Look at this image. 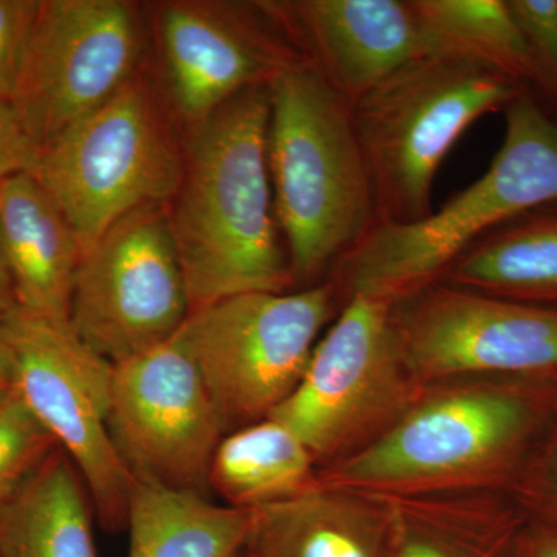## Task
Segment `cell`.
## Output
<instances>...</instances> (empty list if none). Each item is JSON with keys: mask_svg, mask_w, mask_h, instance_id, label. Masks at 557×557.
I'll return each mask as SVG.
<instances>
[{"mask_svg": "<svg viewBox=\"0 0 557 557\" xmlns=\"http://www.w3.org/2000/svg\"><path fill=\"white\" fill-rule=\"evenodd\" d=\"M269 86L236 95L194 127L168 215L190 313L296 282L274 212L267 132Z\"/></svg>", "mask_w": 557, "mask_h": 557, "instance_id": "1", "label": "cell"}, {"mask_svg": "<svg viewBox=\"0 0 557 557\" xmlns=\"http://www.w3.org/2000/svg\"><path fill=\"white\" fill-rule=\"evenodd\" d=\"M548 391L512 380L434 384L381 437L319 478L383 497L507 493L556 421Z\"/></svg>", "mask_w": 557, "mask_h": 557, "instance_id": "2", "label": "cell"}, {"mask_svg": "<svg viewBox=\"0 0 557 557\" xmlns=\"http://www.w3.org/2000/svg\"><path fill=\"white\" fill-rule=\"evenodd\" d=\"M267 159L295 282L306 287L379 225L351 106L309 62L271 81Z\"/></svg>", "mask_w": 557, "mask_h": 557, "instance_id": "3", "label": "cell"}, {"mask_svg": "<svg viewBox=\"0 0 557 557\" xmlns=\"http://www.w3.org/2000/svg\"><path fill=\"white\" fill-rule=\"evenodd\" d=\"M557 201V123L531 95L505 109V137L485 174L426 219L379 223L333 269L341 302L398 300L435 284L475 242L531 209Z\"/></svg>", "mask_w": 557, "mask_h": 557, "instance_id": "4", "label": "cell"}, {"mask_svg": "<svg viewBox=\"0 0 557 557\" xmlns=\"http://www.w3.org/2000/svg\"><path fill=\"white\" fill-rule=\"evenodd\" d=\"M522 86L450 53H429L397 70L357 104L355 129L383 225L426 219L440 164L486 113L507 109Z\"/></svg>", "mask_w": 557, "mask_h": 557, "instance_id": "5", "label": "cell"}, {"mask_svg": "<svg viewBox=\"0 0 557 557\" xmlns=\"http://www.w3.org/2000/svg\"><path fill=\"white\" fill-rule=\"evenodd\" d=\"M183 171L185 150L148 75L138 72L40 149L33 175L64 212L84 256L124 215L171 203Z\"/></svg>", "mask_w": 557, "mask_h": 557, "instance_id": "6", "label": "cell"}, {"mask_svg": "<svg viewBox=\"0 0 557 557\" xmlns=\"http://www.w3.org/2000/svg\"><path fill=\"white\" fill-rule=\"evenodd\" d=\"M392 307L394 300L348 298L298 387L271 416L306 443L319 469L375 442L426 391L403 358Z\"/></svg>", "mask_w": 557, "mask_h": 557, "instance_id": "7", "label": "cell"}, {"mask_svg": "<svg viewBox=\"0 0 557 557\" xmlns=\"http://www.w3.org/2000/svg\"><path fill=\"white\" fill-rule=\"evenodd\" d=\"M332 281L285 293H247L194 311L177 333L226 434L273 416L298 387L335 317Z\"/></svg>", "mask_w": 557, "mask_h": 557, "instance_id": "8", "label": "cell"}, {"mask_svg": "<svg viewBox=\"0 0 557 557\" xmlns=\"http://www.w3.org/2000/svg\"><path fill=\"white\" fill-rule=\"evenodd\" d=\"M13 362L14 388L54 445L76 468L104 530L126 528L135 480L109 429L113 364L69 322L17 306L0 327Z\"/></svg>", "mask_w": 557, "mask_h": 557, "instance_id": "9", "label": "cell"}, {"mask_svg": "<svg viewBox=\"0 0 557 557\" xmlns=\"http://www.w3.org/2000/svg\"><path fill=\"white\" fill-rule=\"evenodd\" d=\"M392 322L421 386L468 379L557 384V307L435 282L395 300Z\"/></svg>", "mask_w": 557, "mask_h": 557, "instance_id": "10", "label": "cell"}, {"mask_svg": "<svg viewBox=\"0 0 557 557\" xmlns=\"http://www.w3.org/2000/svg\"><path fill=\"white\" fill-rule=\"evenodd\" d=\"M190 314L166 205L124 215L84 252L70 325L112 364L174 338Z\"/></svg>", "mask_w": 557, "mask_h": 557, "instance_id": "11", "label": "cell"}, {"mask_svg": "<svg viewBox=\"0 0 557 557\" xmlns=\"http://www.w3.org/2000/svg\"><path fill=\"white\" fill-rule=\"evenodd\" d=\"M143 22L126 0H40L11 104L39 149L139 72Z\"/></svg>", "mask_w": 557, "mask_h": 557, "instance_id": "12", "label": "cell"}, {"mask_svg": "<svg viewBox=\"0 0 557 557\" xmlns=\"http://www.w3.org/2000/svg\"><path fill=\"white\" fill-rule=\"evenodd\" d=\"M109 429L135 482L208 496L209 465L226 431L177 335L113 364Z\"/></svg>", "mask_w": 557, "mask_h": 557, "instance_id": "13", "label": "cell"}, {"mask_svg": "<svg viewBox=\"0 0 557 557\" xmlns=\"http://www.w3.org/2000/svg\"><path fill=\"white\" fill-rule=\"evenodd\" d=\"M152 17L172 109L190 129L307 62L273 2L172 0Z\"/></svg>", "mask_w": 557, "mask_h": 557, "instance_id": "14", "label": "cell"}, {"mask_svg": "<svg viewBox=\"0 0 557 557\" xmlns=\"http://www.w3.org/2000/svg\"><path fill=\"white\" fill-rule=\"evenodd\" d=\"M307 62L350 106L432 53L413 0L273 2Z\"/></svg>", "mask_w": 557, "mask_h": 557, "instance_id": "15", "label": "cell"}, {"mask_svg": "<svg viewBox=\"0 0 557 557\" xmlns=\"http://www.w3.org/2000/svg\"><path fill=\"white\" fill-rule=\"evenodd\" d=\"M387 497L319 478L306 493L255 509L242 557H392Z\"/></svg>", "mask_w": 557, "mask_h": 557, "instance_id": "16", "label": "cell"}, {"mask_svg": "<svg viewBox=\"0 0 557 557\" xmlns=\"http://www.w3.org/2000/svg\"><path fill=\"white\" fill-rule=\"evenodd\" d=\"M0 244L17 306L70 324L83 248L64 212L30 172L0 182Z\"/></svg>", "mask_w": 557, "mask_h": 557, "instance_id": "17", "label": "cell"}, {"mask_svg": "<svg viewBox=\"0 0 557 557\" xmlns=\"http://www.w3.org/2000/svg\"><path fill=\"white\" fill-rule=\"evenodd\" d=\"M392 557H520L528 520L507 493L387 497Z\"/></svg>", "mask_w": 557, "mask_h": 557, "instance_id": "18", "label": "cell"}, {"mask_svg": "<svg viewBox=\"0 0 557 557\" xmlns=\"http://www.w3.org/2000/svg\"><path fill=\"white\" fill-rule=\"evenodd\" d=\"M94 516L83 479L57 448L0 500V557H98Z\"/></svg>", "mask_w": 557, "mask_h": 557, "instance_id": "19", "label": "cell"}, {"mask_svg": "<svg viewBox=\"0 0 557 557\" xmlns=\"http://www.w3.org/2000/svg\"><path fill=\"white\" fill-rule=\"evenodd\" d=\"M438 282L557 307V201L487 233Z\"/></svg>", "mask_w": 557, "mask_h": 557, "instance_id": "20", "label": "cell"}, {"mask_svg": "<svg viewBox=\"0 0 557 557\" xmlns=\"http://www.w3.org/2000/svg\"><path fill=\"white\" fill-rule=\"evenodd\" d=\"M319 480L317 458L276 418L256 421L220 440L208 472V490L228 507H270L306 493Z\"/></svg>", "mask_w": 557, "mask_h": 557, "instance_id": "21", "label": "cell"}, {"mask_svg": "<svg viewBox=\"0 0 557 557\" xmlns=\"http://www.w3.org/2000/svg\"><path fill=\"white\" fill-rule=\"evenodd\" d=\"M252 511L209 502L207 494L135 482L127 511V557H237Z\"/></svg>", "mask_w": 557, "mask_h": 557, "instance_id": "22", "label": "cell"}, {"mask_svg": "<svg viewBox=\"0 0 557 557\" xmlns=\"http://www.w3.org/2000/svg\"><path fill=\"white\" fill-rule=\"evenodd\" d=\"M432 53L457 54L516 83H536L530 50L508 0H413Z\"/></svg>", "mask_w": 557, "mask_h": 557, "instance_id": "23", "label": "cell"}, {"mask_svg": "<svg viewBox=\"0 0 557 557\" xmlns=\"http://www.w3.org/2000/svg\"><path fill=\"white\" fill-rule=\"evenodd\" d=\"M57 448L16 388L0 398V500L11 496Z\"/></svg>", "mask_w": 557, "mask_h": 557, "instance_id": "24", "label": "cell"}, {"mask_svg": "<svg viewBox=\"0 0 557 557\" xmlns=\"http://www.w3.org/2000/svg\"><path fill=\"white\" fill-rule=\"evenodd\" d=\"M507 494L528 522L557 536V421L531 450Z\"/></svg>", "mask_w": 557, "mask_h": 557, "instance_id": "25", "label": "cell"}, {"mask_svg": "<svg viewBox=\"0 0 557 557\" xmlns=\"http://www.w3.org/2000/svg\"><path fill=\"white\" fill-rule=\"evenodd\" d=\"M530 50L536 83L557 98V0H508Z\"/></svg>", "mask_w": 557, "mask_h": 557, "instance_id": "26", "label": "cell"}, {"mask_svg": "<svg viewBox=\"0 0 557 557\" xmlns=\"http://www.w3.org/2000/svg\"><path fill=\"white\" fill-rule=\"evenodd\" d=\"M40 0H0V100H13Z\"/></svg>", "mask_w": 557, "mask_h": 557, "instance_id": "27", "label": "cell"}, {"mask_svg": "<svg viewBox=\"0 0 557 557\" xmlns=\"http://www.w3.org/2000/svg\"><path fill=\"white\" fill-rule=\"evenodd\" d=\"M40 149L10 101L0 100V182L11 175L35 171Z\"/></svg>", "mask_w": 557, "mask_h": 557, "instance_id": "28", "label": "cell"}, {"mask_svg": "<svg viewBox=\"0 0 557 557\" xmlns=\"http://www.w3.org/2000/svg\"><path fill=\"white\" fill-rule=\"evenodd\" d=\"M520 557H557V536L528 522L520 542Z\"/></svg>", "mask_w": 557, "mask_h": 557, "instance_id": "29", "label": "cell"}, {"mask_svg": "<svg viewBox=\"0 0 557 557\" xmlns=\"http://www.w3.org/2000/svg\"><path fill=\"white\" fill-rule=\"evenodd\" d=\"M17 299L14 292L13 278H11L9 265H7L5 255H3L2 244H0V327L11 311L16 309Z\"/></svg>", "mask_w": 557, "mask_h": 557, "instance_id": "30", "label": "cell"}, {"mask_svg": "<svg viewBox=\"0 0 557 557\" xmlns=\"http://www.w3.org/2000/svg\"><path fill=\"white\" fill-rule=\"evenodd\" d=\"M14 388L13 362L9 350L0 341V398L5 397Z\"/></svg>", "mask_w": 557, "mask_h": 557, "instance_id": "31", "label": "cell"}, {"mask_svg": "<svg viewBox=\"0 0 557 557\" xmlns=\"http://www.w3.org/2000/svg\"><path fill=\"white\" fill-rule=\"evenodd\" d=\"M548 395L549 403H552L553 416H555V420L557 421V384L549 386Z\"/></svg>", "mask_w": 557, "mask_h": 557, "instance_id": "32", "label": "cell"}, {"mask_svg": "<svg viewBox=\"0 0 557 557\" xmlns=\"http://www.w3.org/2000/svg\"><path fill=\"white\" fill-rule=\"evenodd\" d=\"M237 557H242V555L237 556Z\"/></svg>", "mask_w": 557, "mask_h": 557, "instance_id": "33", "label": "cell"}]
</instances>
